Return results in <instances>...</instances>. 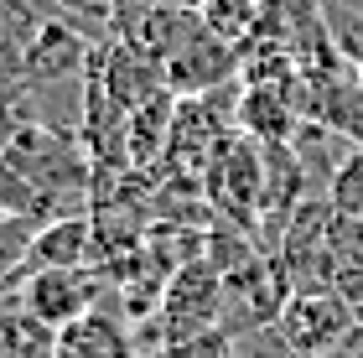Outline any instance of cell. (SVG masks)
I'll list each match as a JSON object with an SVG mask.
<instances>
[{
	"instance_id": "cell-1",
	"label": "cell",
	"mask_w": 363,
	"mask_h": 358,
	"mask_svg": "<svg viewBox=\"0 0 363 358\" xmlns=\"http://www.w3.org/2000/svg\"><path fill=\"white\" fill-rule=\"evenodd\" d=\"M223 301H228V286H223V270L213 265L208 254L187 259V265L172 270L167 291H161V306L140 322V353L156 358L187 337H203L213 328H223Z\"/></svg>"
},
{
	"instance_id": "cell-2",
	"label": "cell",
	"mask_w": 363,
	"mask_h": 358,
	"mask_svg": "<svg viewBox=\"0 0 363 358\" xmlns=\"http://www.w3.org/2000/svg\"><path fill=\"white\" fill-rule=\"evenodd\" d=\"M353 328H358V312L337 291H291V301L275 317V337L296 358H327Z\"/></svg>"
},
{
	"instance_id": "cell-3",
	"label": "cell",
	"mask_w": 363,
	"mask_h": 358,
	"mask_svg": "<svg viewBox=\"0 0 363 358\" xmlns=\"http://www.w3.org/2000/svg\"><path fill=\"white\" fill-rule=\"evenodd\" d=\"M239 68H244V57L192 16V26L177 37V47L161 62V78H167V89L177 99H197V94H218L228 84H239Z\"/></svg>"
},
{
	"instance_id": "cell-4",
	"label": "cell",
	"mask_w": 363,
	"mask_h": 358,
	"mask_svg": "<svg viewBox=\"0 0 363 358\" xmlns=\"http://www.w3.org/2000/svg\"><path fill=\"white\" fill-rule=\"evenodd\" d=\"M11 291L21 296V306L31 317H42L47 328L62 332L68 322L94 312V306L104 301V291H114V286L104 281V270H99V265H73V270H31Z\"/></svg>"
},
{
	"instance_id": "cell-5",
	"label": "cell",
	"mask_w": 363,
	"mask_h": 358,
	"mask_svg": "<svg viewBox=\"0 0 363 358\" xmlns=\"http://www.w3.org/2000/svg\"><path fill=\"white\" fill-rule=\"evenodd\" d=\"M94 37H84L78 26L47 16L37 26V37L26 42V78H31V94H47V89H68L84 78L89 57H94Z\"/></svg>"
},
{
	"instance_id": "cell-6",
	"label": "cell",
	"mask_w": 363,
	"mask_h": 358,
	"mask_svg": "<svg viewBox=\"0 0 363 358\" xmlns=\"http://www.w3.org/2000/svg\"><path fill=\"white\" fill-rule=\"evenodd\" d=\"M57 358H145L140 353V332L125 317V306L99 301L94 312L57 332Z\"/></svg>"
},
{
	"instance_id": "cell-7",
	"label": "cell",
	"mask_w": 363,
	"mask_h": 358,
	"mask_svg": "<svg viewBox=\"0 0 363 358\" xmlns=\"http://www.w3.org/2000/svg\"><path fill=\"white\" fill-rule=\"evenodd\" d=\"M73 265H94V218H52L42 223L26 244V259H21V275L31 270H73ZM16 275V281H21Z\"/></svg>"
},
{
	"instance_id": "cell-8",
	"label": "cell",
	"mask_w": 363,
	"mask_h": 358,
	"mask_svg": "<svg viewBox=\"0 0 363 358\" xmlns=\"http://www.w3.org/2000/svg\"><path fill=\"white\" fill-rule=\"evenodd\" d=\"M0 358H57V328L31 317L21 296L0 301Z\"/></svg>"
},
{
	"instance_id": "cell-9",
	"label": "cell",
	"mask_w": 363,
	"mask_h": 358,
	"mask_svg": "<svg viewBox=\"0 0 363 358\" xmlns=\"http://www.w3.org/2000/svg\"><path fill=\"white\" fill-rule=\"evenodd\" d=\"M259 11H265V0H197V21L218 42H228L234 52H244V47L255 42Z\"/></svg>"
},
{
	"instance_id": "cell-10",
	"label": "cell",
	"mask_w": 363,
	"mask_h": 358,
	"mask_svg": "<svg viewBox=\"0 0 363 358\" xmlns=\"http://www.w3.org/2000/svg\"><path fill=\"white\" fill-rule=\"evenodd\" d=\"M0 218H26V223H47V203H42V192L37 182L16 167L11 156H0Z\"/></svg>"
},
{
	"instance_id": "cell-11",
	"label": "cell",
	"mask_w": 363,
	"mask_h": 358,
	"mask_svg": "<svg viewBox=\"0 0 363 358\" xmlns=\"http://www.w3.org/2000/svg\"><path fill=\"white\" fill-rule=\"evenodd\" d=\"M42 6H47V16L78 26L94 42H109L114 37V21H120V0H42Z\"/></svg>"
},
{
	"instance_id": "cell-12",
	"label": "cell",
	"mask_w": 363,
	"mask_h": 358,
	"mask_svg": "<svg viewBox=\"0 0 363 358\" xmlns=\"http://www.w3.org/2000/svg\"><path fill=\"white\" fill-rule=\"evenodd\" d=\"M322 21H327L337 57L363 68V0H322Z\"/></svg>"
},
{
	"instance_id": "cell-13",
	"label": "cell",
	"mask_w": 363,
	"mask_h": 358,
	"mask_svg": "<svg viewBox=\"0 0 363 358\" xmlns=\"http://www.w3.org/2000/svg\"><path fill=\"white\" fill-rule=\"evenodd\" d=\"M327 203H333L342 218H363V151H358V145H353V156L342 161V172L333 177Z\"/></svg>"
},
{
	"instance_id": "cell-14",
	"label": "cell",
	"mask_w": 363,
	"mask_h": 358,
	"mask_svg": "<svg viewBox=\"0 0 363 358\" xmlns=\"http://www.w3.org/2000/svg\"><path fill=\"white\" fill-rule=\"evenodd\" d=\"M31 78H26V52L11 42H0V109H26Z\"/></svg>"
},
{
	"instance_id": "cell-15",
	"label": "cell",
	"mask_w": 363,
	"mask_h": 358,
	"mask_svg": "<svg viewBox=\"0 0 363 358\" xmlns=\"http://www.w3.org/2000/svg\"><path fill=\"white\" fill-rule=\"evenodd\" d=\"M156 358H239V343H234V332L213 328V332H203V337H187V343L156 353Z\"/></svg>"
},
{
	"instance_id": "cell-16",
	"label": "cell",
	"mask_w": 363,
	"mask_h": 358,
	"mask_svg": "<svg viewBox=\"0 0 363 358\" xmlns=\"http://www.w3.org/2000/svg\"><path fill=\"white\" fill-rule=\"evenodd\" d=\"M26 120H31L26 109H0V156L11 151V140L21 135V125H26Z\"/></svg>"
},
{
	"instance_id": "cell-17",
	"label": "cell",
	"mask_w": 363,
	"mask_h": 358,
	"mask_svg": "<svg viewBox=\"0 0 363 358\" xmlns=\"http://www.w3.org/2000/svg\"><path fill=\"white\" fill-rule=\"evenodd\" d=\"M327 358H363V322H358V328H353L348 337H342V343H337L333 353H327Z\"/></svg>"
},
{
	"instance_id": "cell-18",
	"label": "cell",
	"mask_w": 363,
	"mask_h": 358,
	"mask_svg": "<svg viewBox=\"0 0 363 358\" xmlns=\"http://www.w3.org/2000/svg\"><path fill=\"white\" fill-rule=\"evenodd\" d=\"M151 6H177V11H197V0H151Z\"/></svg>"
},
{
	"instance_id": "cell-19",
	"label": "cell",
	"mask_w": 363,
	"mask_h": 358,
	"mask_svg": "<svg viewBox=\"0 0 363 358\" xmlns=\"http://www.w3.org/2000/svg\"><path fill=\"white\" fill-rule=\"evenodd\" d=\"M358 78H363V68H358Z\"/></svg>"
}]
</instances>
